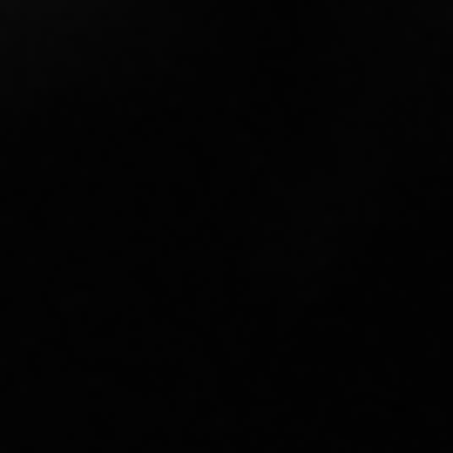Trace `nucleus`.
Masks as SVG:
<instances>
[]
</instances>
